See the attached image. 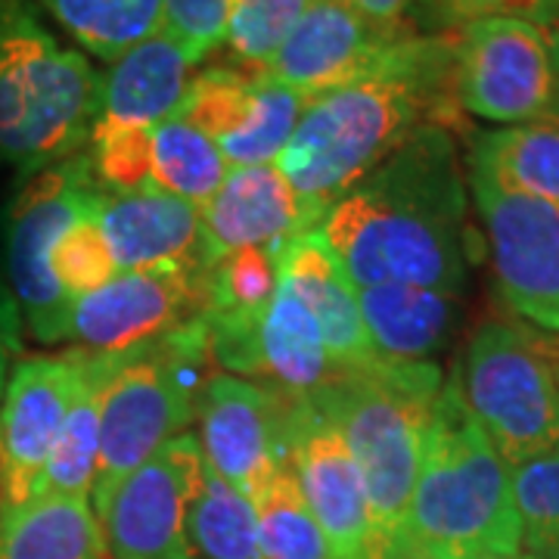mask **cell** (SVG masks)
<instances>
[{
  "mask_svg": "<svg viewBox=\"0 0 559 559\" xmlns=\"http://www.w3.org/2000/svg\"><path fill=\"white\" fill-rule=\"evenodd\" d=\"M466 187L457 143L432 124L336 200L320 230L355 289L411 283L463 296Z\"/></svg>",
  "mask_w": 559,
  "mask_h": 559,
  "instance_id": "1",
  "label": "cell"
},
{
  "mask_svg": "<svg viewBox=\"0 0 559 559\" xmlns=\"http://www.w3.org/2000/svg\"><path fill=\"white\" fill-rule=\"evenodd\" d=\"M460 119L454 32L401 35L364 75L305 103L299 128L274 162L320 215L423 128Z\"/></svg>",
  "mask_w": 559,
  "mask_h": 559,
  "instance_id": "2",
  "label": "cell"
},
{
  "mask_svg": "<svg viewBox=\"0 0 559 559\" xmlns=\"http://www.w3.org/2000/svg\"><path fill=\"white\" fill-rule=\"evenodd\" d=\"M401 538L441 559L522 550L510 463L473 423L454 377L436 399Z\"/></svg>",
  "mask_w": 559,
  "mask_h": 559,
  "instance_id": "3",
  "label": "cell"
},
{
  "mask_svg": "<svg viewBox=\"0 0 559 559\" xmlns=\"http://www.w3.org/2000/svg\"><path fill=\"white\" fill-rule=\"evenodd\" d=\"M103 75L66 47L35 0H0V162L32 178L87 150Z\"/></svg>",
  "mask_w": 559,
  "mask_h": 559,
  "instance_id": "4",
  "label": "cell"
},
{
  "mask_svg": "<svg viewBox=\"0 0 559 559\" xmlns=\"http://www.w3.org/2000/svg\"><path fill=\"white\" fill-rule=\"evenodd\" d=\"M441 385L444 373L432 360H380L308 399L333 419L358 463L382 550L401 538Z\"/></svg>",
  "mask_w": 559,
  "mask_h": 559,
  "instance_id": "5",
  "label": "cell"
},
{
  "mask_svg": "<svg viewBox=\"0 0 559 559\" xmlns=\"http://www.w3.org/2000/svg\"><path fill=\"white\" fill-rule=\"evenodd\" d=\"M212 342L205 318L143 348L119 355L100 411V463L91 507L162 444L183 436L200 417L202 392L212 380Z\"/></svg>",
  "mask_w": 559,
  "mask_h": 559,
  "instance_id": "6",
  "label": "cell"
},
{
  "mask_svg": "<svg viewBox=\"0 0 559 559\" xmlns=\"http://www.w3.org/2000/svg\"><path fill=\"white\" fill-rule=\"evenodd\" d=\"M454 382L473 423L510 466L559 448L557 360L522 326L481 323Z\"/></svg>",
  "mask_w": 559,
  "mask_h": 559,
  "instance_id": "7",
  "label": "cell"
},
{
  "mask_svg": "<svg viewBox=\"0 0 559 559\" xmlns=\"http://www.w3.org/2000/svg\"><path fill=\"white\" fill-rule=\"evenodd\" d=\"M103 187L87 153L25 178L3 224L7 283L20 301L22 323L44 345L72 340L75 299L50 274V252L62 234L97 209Z\"/></svg>",
  "mask_w": 559,
  "mask_h": 559,
  "instance_id": "8",
  "label": "cell"
},
{
  "mask_svg": "<svg viewBox=\"0 0 559 559\" xmlns=\"http://www.w3.org/2000/svg\"><path fill=\"white\" fill-rule=\"evenodd\" d=\"M460 112L500 128L557 116L559 66L547 28L525 20H479L454 32Z\"/></svg>",
  "mask_w": 559,
  "mask_h": 559,
  "instance_id": "9",
  "label": "cell"
},
{
  "mask_svg": "<svg viewBox=\"0 0 559 559\" xmlns=\"http://www.w3.org/2000/svg\"><path fill=\"white\" fill-rule=\"evenodd\" d=\"M466 183L503 308L525 326L559 336V205L507 190L476 168Z\"/></svg>",
  "mask_w": 559,
  "mask_h": 559,
  "instance_id": "10",
  "label": "cell"
},
{
  "mask_svg": "<svg viewBox=\"0 0 559 559\" xmlns=\"http://www.w3.org/2000/svg\"><path fill=\"white\" fill-rule=\"evenodd\" d=\"M202 466L200 439L183 432L128 473L94 510L106 559H197L187 513Z\"/></svg>",
  "mask_w": 559,
  "mask_h": 559,
  "instance_id": "11",
  "label": "cell"
},
{
  "mask_svg": "<svg viewBox=\"0 0 559 559\" xmlns=\"http://www.w3.org/2000/svg\"><path fill=\"white\" fill-rule=\"evenodd\" d=\"M209 267L200 261L128 271L75 301L72 340L91 355H124L205 318Z\"/></svg>",
  "mask_w": 559,
  "mask_h": 559,
  "instance_id": "12",
  "label": "cell"
},
{
  "mask_svg": "<svg viewBox=\"0 0 559 559\" xmlns=\"http://www.w3.org/2000/svg\"><path fill=\"white\" fill-rule=\"evenodd\" d=\"M286 448L289 466L333 559L385 557L358 463L318 404L289 399Z\"/></svg>",
  "mask_w": 559,
  "mask_h": 559,
  "instance_id": "13",
  "label": "cell"
},
{
  "mask_svg": "<svg viewBox=\"0 0 559 559\" xmlns=\"http://www.w3.org/2000/svg\"><path fill=\"white\" fill-rule=\"evenodd\" d=\"M305 103L289 87L237 66H218L193 75L178 116L215 140L230 168H249L280 159L299 128Z\"/></svg>",
  "mask_w": 559,
  "mask_h": 559,
  "instance_id": "14",
  "label": "cell"
},
{
  "mask_svg": "<svg viewBox=\"0 0 559 559\" xmlns=\"http://www.w3.org/2000/svg\"><path fill=\"white\" fill-rule=\"evenodd\" d=\"M84 373V352L22 358L0 399V510L32 500Z\"/></svg>",
  "mask_w": 559,
  "mask_h": 559,
  "instance_id": "15",
  "label": "cell"
},
{
  "mask_svg": "<svg viewBox=\"0 0 559 559\" xmlns=\"http://www.w3.org/2000/svg\"><path fill=\"white\" fill-rule=\"evenodd\" d=\"M197 419L205 463L246 498H255L267 476L289 460V399L264 382L234 373L212 377L202 392Z\"/></svg>",
  "mask_w": 559,
  "mask_h": 559,
  "instance_id": "16",
  "label": "cell"
},
{
  "mask_svg": "<svg viewBox=\"0 0 559 559\" xmlns=\"http://www.w3.org/2000/svg\"><path fill=\"white\" fill-rule=\"evenodd\" d=\"M323 224L314 205L301 200L277 165L230 168L221 190L202 205L200 264L215 267L242 249L280 255L283 246Z\"/></svg>",
  "mask_w": 559,
  "mask_h": 559,
  "instance_id": "17",
  "label": "cell"
},
{
  "mask_svg": "<svg viewBox=\"0 0 559 559\" xmlns=\"http://www.w3.org/2000/svg\"><path fill=\"white\" fill-rule=\"evenodd\" d=\"M399 38L360 20L345 0H311L255 79L289 87L311 100L364 75Z\"/></svg>",
  "mask_w": 559,
  "mask_h": 559,
  "instance_id": "18",
  "label": "cell"
},
{
  "mask_svg": "<svg viewBox=\"0 0 559 559\" xmlns=\"http://www.w3.org/2000/svg\"><path fill=\"white\" fill-rule=\"evenodd\" d=\"M277 277L314 314L326 352L340 367V373H360L380 364L382 358L360 318L358 289L342 271L340 259L320 227L280 249Z\"/></svg>",
  "mask_w": 559,
  "mask_h": 559,
  "instance_id": "19",
  "label": "cell"
},
{
  "mask_svg": "<svg viewBox=\"0 0 559 559\" xmlns=\"http://www.w3.org/2000/svg\"><path fill=\"white\" fill-rule=\"evenodd\" d=\"M97 224L109 242L119 274L200 261L202 209L159 190L106 193Z\"/></svg>",
  "mask_w": 559,
  "mask_h": 559,
  "instance_id": "20",
  "label": "cell"
},
{
  "mask_svg": "<svg viewBox=\"0 0 559 559\" xmlns=\"http://www.w3.org/2000/svg\"><path fill=\"white\" fill-rule=\"evenodd\" d=\"M193 62L165 32H156L119 60L109 62L103 75L100 116L91 134L106 131H153L165 119L178 116L187 87L193 81Z\"/></svg>",
  "mask_w": 559,
  "mask_h": 559,
  "instance_id": "21",
  "label": "cell"
},
{
  "mask_svg": "<svg viewBox=\"0 0 559 559\" xmlns=\"http://www.w3.org/2000/svg\"><path fill=\"white\" fill-rule=\"evenodd\" d=\"M358 305L377 355L417 364L441 352L457 333L463 296L411 283H380L360 286Z\"/></svg>",
  "mask_w": 559,
  "mask_h": 559,
  "instance_id": "22",
  "label": "cell"
},
{
  "mask_svg": "<svg viewBox=\"0 0 559 559\" xmlns=\"http://www.w3.org/2000/svg\"><path fill=\"white\" fill-rule=\"evenodd\" d=\"M259 377L293 401L314 399L342 377L314 314L280 277L259 320Z\"/></svg>",
  "mask_w": 559,
  "mask_h": 559,
  "instance_id": "23",
  "label": "cell"
},
{
  "mask_svg": "<svg viewBox=\"0 0 559 559\" xmlns=\"http://www.w3.org/2000/svg\"><path fill=\"white\" fill-rule=\"evenodd\" d=\"M119 355H91L84 352V373L79 392L72 399L69 417L62 423L60 441L47 457L38 481L32 488L35 498H81L91 500L100 463V411L106 385L116 373Z\"/></svg>",
  "mask_w": 559,
  "mask_h": 559,
  "instance_id": "24",
  "label": "cell"
},
{
  "mask_svg": "<svg viewBox=\"0 0 559 559\" xmlns=\"http://www.w3.org/2000/svg\"><path fill=\"white\" fill-rule=\"evenodd\" d=\"M0 559H106L91 500L35 498L0 510Z\"/></svg>",
  "mask_w": 559,
  "mask_h": 559,
  "instance_id": "25",
  "label": "cell"
},
{
  "mask_svg": "<svg viewBox=\"0 0 559 559\" xmlns=\"http://www.w3.org/2000/svg\"><path fill=\"white\" fill-rule=\"evenodd\" d=\"M469 168L507 190L559 205V119L481 131L469 146Z\"/></svg>",
  "mask_w": 559,
  "mask_h": 559,
  "instance_id": "26",
  "label": "cell"
},
{
  "mask_svg": "<svg viewBox=\"0 0 559 559\" xmlns=\"http://www.w3.org/2000/svg\"><path fill=\"white\" fill-rule=\"evenodd\" d=\"M79 50L116 62L162 28V0H38Z\"/></svg>",
  "mask_w": 559,
  "mask_h": 559,
  "instance_id": "27",
  "label": "cell"
},
{
  "mask_svg": "<svg viewBox=\"0 0 559 559\" xmlns=\"http://www.w3.org/2000/svg\"><path fill=\"white\" fill-rule=\"evenodd\" d=\"M187 535L197 559H261L255 503L240 488L202 466L187 513Z\"/></svg>",
  "mask_w": 559,
  "mask_h": 559,
  "instance_id": "28",
  "label": "cell"
},
{
  "mask_svg": "<svg viewBox=\"0 0 559 559\" xmlns=\"http://www.w3.org/2000/svg\"><path fill=\"white\" fill-rule=\"evenodd\" d=\"M230 165L221 156L218 143L205 138L187 119L171 116L153 128V168L150 190L205 205L221 190Z\"/></svg>",
  "mask_w": 559,
  "mask_h": 559,
  "instance_id": "29",
  "label": "cell"
},
{
  "mask_svg": "<svg viewBox=\"0 0 559 559\" xmlns=\"http://www.w3.org/2000/svg\"><path fill=\"white\" fill-rule=\"evenodd\" d=\"M252 503L259 516L261 559H333L289 460L267 476Z\"/></svg>",
  "mask_w": 559,
  "mask_h": 559,
  "instance_id": "30",
  "label": "cell"
},
{
  "mask_svg": "<svg viewBox=\"0 0 559 559\" xmlns=\"http://www.w3.org/2000/svg\"><path fill=\"white\" fill-rule=\"evenodd\" d=\"M522 550L535 559H559V448L510 466Z\"/></svg>",
  "mask_w": 559,
  "mask_h": 559,
  "instance_id": "31",
  "label": "cell"
},
{
  "mask_svg": "<svg viewBox=\"0 0 559 559\" xmlns=\"http://www.w3.org/2000/svg\"><path fill=\"white\" fill-rule=\"evenodd\" d=\"M311 0H230L227 50L240 72L259 75Z\"/></svg>",
  "mask_w": 559,
  "mask_h": 559,
  "instance_id": "32",
  "label": "cell"
},
{
  "mask_svg": "<svg viewBox=\"0 0 559 559\" xmlns=\"http://www.w3.org/2000/svg\"><path fill=\"white\" fill-rule=\"evenodd\" d=\"M274 289H277V255L274 252H264V249L234 252L209 271L205 318H261Z\"/></svg>",
  "mask_w": 559,
  "mask_h": 559,
  "instance_id": "33",
  "label": "cell"
},
{
  "mask_svg": "<svg viewBox=\"0 0 559 559\" xmlns=\"http://www.w3.org/2000/svg\"><path fill=\"white\" fill-rule=\"evenodd\" d=\"M50 274L75 301L119 277L116 255L97 224V209L75 221L57 240L50 252Z\"/></svg>",
  "mask_w": 559,
  "mask_h": 559,
  "instance_id": "34",
  "label": "cell"
},
{
  "mask_svg": "<svg viewBox=\"0 0 559 559\" xmlns=\"http://www.w3.org/2000/svg\"><path fill=\"white\" fill-rule=\"evenodd\" d=\"M230 0H162V32L200 66L227 38Z\"/></svg>",
  "mask_w": 559,
  "mask_h": 559,
  "instance_id": "35",
  "label": "cell"
},
{
  "mask_svg": "<svg viewBox=\"0 0 559 559\" xmlns=\"http://www.w3.org/2000/svg\"><path fill=\"white\" fill-rule=\"evenodd\" d=\"M432 25L457 32L479 20H525L547 28L559 16V0H423Z\"/></svg>",
  "mask_w": 559,
  "mask_h": 559,
  "instance_id": "36",
  "label": "cell"
},
{
  "mask_svg": "<svg viewBox=\"0 0 559 559\" xmlns=\"http://www.w3.org/2000/svg\"><path fill=\"white\" fill-rule=\"evenodd\" d=\"M22 326L25 323H22L20 301L13 296L10 283L0 280V399H3V389H7L13 367L20 364Z\"/></svg>",
  "mask_w": 559,
  "mask_h": 559,
  "instance_id": "37",
  "label": "cell"
},
{
  "mask_svg": "<svg viewBox=\"0 0 559 559\" xmlns=\"http://www.w3.org/2000/svg\"><path fill=\"white\" fill-rule=\"evenodd\" d=\"M360 20H367L373 28L385 35H407L404 32V16L417 0H345Z\"/></svg>",
  "mask_w": 559,
  "mask_h": 559,
  "instance_id": "38",
  "label": "cell"
},
{
  "mask_svg": "<svg viewBox=\"0 0 559 559\" xmlns=\"http://www.w3.org/2000/svg\"><path fill=\"white\" fill-rule=\"evenodd\" d=\"M382 559H441L436 554H429V550H423L417 544H411V540L399 538L389 550H385V557Z\"/></svg>",
  "mask_w": 559,
  "mask_h": 559,
  "instance_id": "39",
  "label": "cell"
},
{
  "mask_svg": "<svg viewBox=\"0 0 559 559\" xmlns=\"http://www.w3.org/2000/svg\"><path fill=\"white\" fill-rule=\"evenodd\" d=\"M547 38H550V47H554V57H557L559 66V16L547 25Z\"/></svg>",
  "mask_w": 559,
  "mask_h": 559,
  "instance_id": "40",
  "label": "cell"
},
{
  "mask_svg": "<svg viewBox=\"0 0 559 559\" xmlns=\"http://www.w3.org/2000/svg\"><path fill=\"white\" fill-rule=\"evenodd\" d=\"M473 559H535L532 554H525V550H516V554H481V557Z\"/></svg>",
  "mask_w": 559,
  "mask_h": 559,
  "instance_id": "41",
  "label": "cell"
},
{
  "mask_svg": "<svg viewBox=\"0 0 559 559\" xmlns=\"http://www.w3.org/2000/svg\"><path fill=\"white\" fill-rule=\"evenodd\" d=\"M557 380H559V364H557Z\"/></svg>",
  "mask_w": 559,
  "mask_h": 559,
  "instance_id": "42",
  "label": "cell"
},
{
  "mask_svg": "<svg viewBox=\"0 0 559 559\" xmlns=\"http://www.w3.org/2000/svg\"><path fill=\"white\" fill-rule=\"evenodd\" d=\"M557 119H559V109H557Z\"/></svg>",
  "mask_w": 559,
  "mask_h": 559,
  "instance_id": "43",
  "label": "cell"
}]
</instances>
